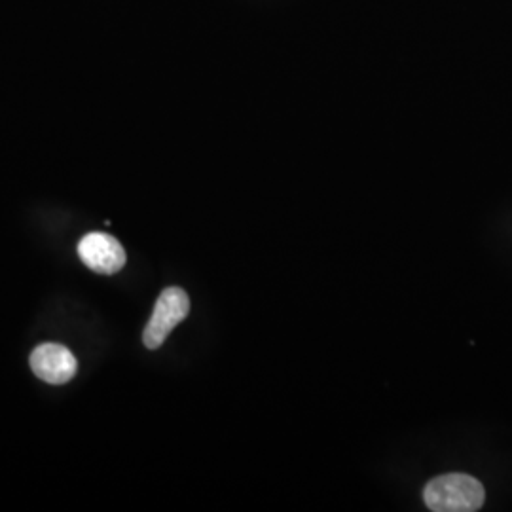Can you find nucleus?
Listing matches in <instances>:
<instances>
[{
    "label": "nucleus",
    "instance_id": "1",
    "mask_svg": "<svg viewBox=\"0 0 512 512\" xmlns=\"http://www.w3.org/2000/svg\"><path fill=\"white\" fill-rule=\"evenodd\" d=\"M425 505L435 512H475L482 509L486 492L480 480L463 473L433 478L423 490Z\"/></svg>",
    "mask_w": 512,
    "mask_h": 512
},
{
    "label": "nucleus",
    "instance_id": "2",
    "mask_svg": "<svg viewBox=\"0 0 512 512\" xmlns=\"http://www.w3.org/2000/svg\"><path fill=\"white\" fill-rule=\"evenodd\" d=\"M190 313V298L179 287H169L160 294L147 329L143 332V342L148 349H158L179 323Z\"/></svg>",
    "mask_w": 512,
    "mask_h": 512
},
{
    "label": "nucleus",
    "instance_id": "3",
    "mask_svg": "<svg viewBox=\"0 0 512 512\" xmlns=\"http://www.w3.org/2000/svg\"><path fill=\"white\" fill-rule=\"evenodd\" d=\"M80 260L101 275L118 274L126 266V251L120 241L105 232H90L78 243Z\"/></svg>",
    "mask_w": 512,
    "mask_h": 512
},
{
    "label": "nucleus",
    "instance_id": "4",
    "mask_svg": "<svg viewBox=\"0 0 512 512\" xmlns=\"http://www.w3.org/2000/svg\"><path fill=\"white\" fill-rule=\"evenodd\" d=\"M35 376L50 385L69 384L78 372V361L71 349L61 344H42L31 353Z\"/></svg>",
    "mask_w": 512,
    "mask_h": 512
}]
</instances>
